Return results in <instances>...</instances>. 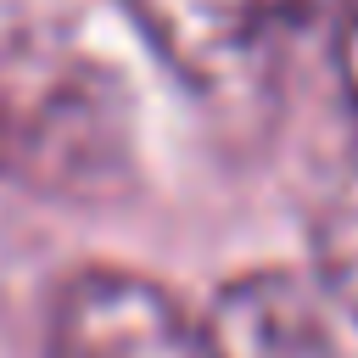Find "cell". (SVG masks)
I'll return each mask as SVG.
<instances>
[{"label":"cell","mask_w":358,"mask_h":358,"mask_svg":"<svg viewBox=\"0 0 358 358\" xmlns=\"http://www.w3.org/2000/svg\"><path fill=\"white\" fill-rule=\"evenodd\" d=\"M129 162V101L117 78L50 39L6 34L0 39V179L84 196L106 190Z\"/></svg>","instance_id":"cell-1"},{"label":"cell","mask_w":358,"mask_h":358,"mask_svg":"<svg viewBox=\"0 0 358 358\" xmlns=\"http://www.w3.org/2000/svg\"><path fill=\"white\" fill-rule=\"evenodd\" d=\"M50 358H213L201 319L157 280L84 268L50 313Z\"/></svg>","instance_id":"cell-2"},{"label":"cell","mask_w":358,"mask_h":358,"mask_svg":"<svg viewBox=\"0 0 358 358\" xmlns=\"http://www.w3.org/2000/svg\"><path fill=\"white\" fill-rule=\"evenodd\" d=\"M151 45L196 90H246L268 50L308 22L313 0H129Z\"/></svg>","instance_id":"cell-3"},{"label":"cell","mask_w":358,"mask_h":358,"mask_svg":"<svg viewBox=\"0 0 358 358\" xmlns=\"http://www.w3.org/2000/svg\"><path fill=\"white\" fill-rule=\"evenodd\" d=\"M201 336L213 358H341L324 302L280 268L229 280L201 313Z\"/></svg>","instance_id":"cell-4"},{"label":"cell","mask_w":358,"mask_h":358,"mask_svg":"<svg viewBox=\"0 0 358 358\" xmlns=\"http://www.w3.org/2000/svg\"><path fill=\"white\" fill-rule=\"evenodd\" d=\"M313 263H319V285L324 296L358 319V157L341 162V173L330 179L319 218H313Z\"/></svg>","instance_id":"cell-5"},{"label":"cell","mask_w":358,"mask_h":358,"mask_svg":"<svg viewBox=\"0 0 358 358\" xmlns=\"http://www.w3.org/2000/svg\"><path fill=\"white\" fill-rule=\"evenodd\" d=\"M336 67H341V90H347V101L358 112V6L347 11L341 34H336Z\"/></svg>","instance_id":"cell-6"}]
</instances>
